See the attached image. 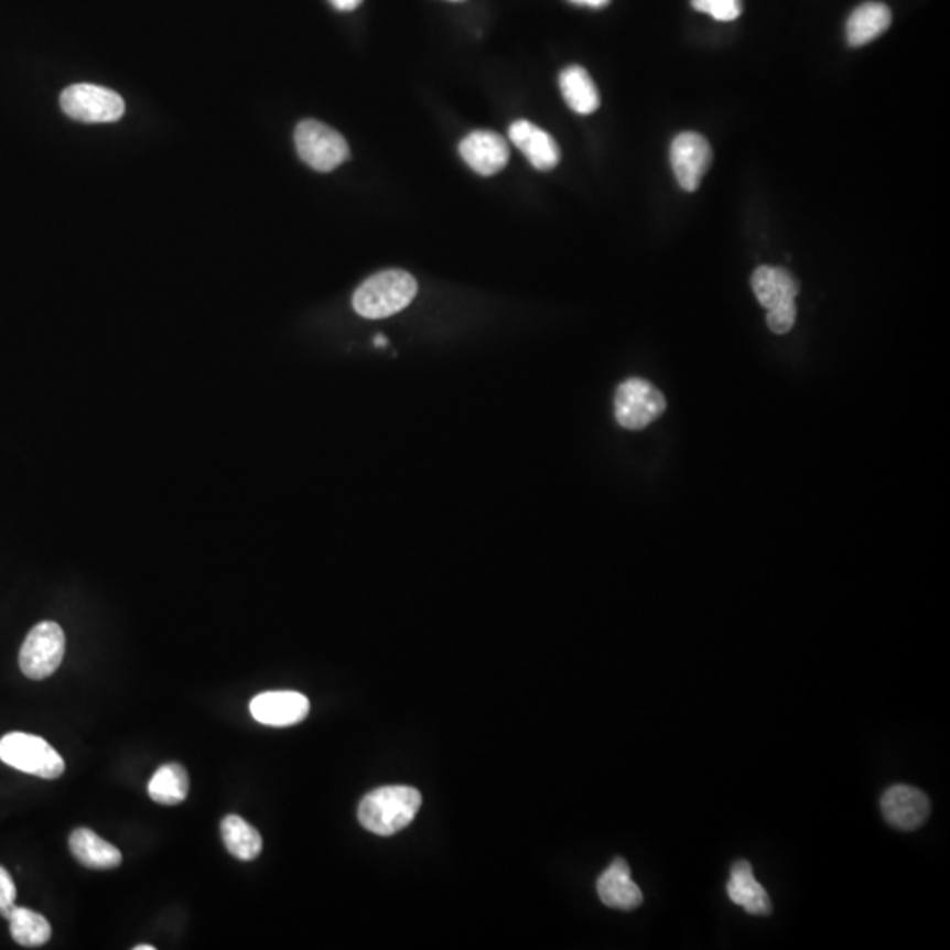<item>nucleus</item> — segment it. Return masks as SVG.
<instances>
[{
	"mask_svg": "<svg viewBox=\"0 0 950 950\" xmlns=\"http://www.w3.org/2000/svg\"><path fill=\"white\" fill-rule=\"evenodd\" d=\"M363 0H330V4L338 11H354Z\"/></svg>",
	"mask_w": 950,
	"mask_h": 950,
	"instance_id": "393cba45",
	"label": "nucleus"
},
{
	"mask_svg": "<svg viewBox=\"0 0 950 950\" xmlns=\"http://www.w3.org/2000/svg\"><path fill=\"white\" fill-rule=\"evenodd\" d=\"M881 805L885 820L899 831H916L931 813L928 796L910 785H894L885 790Z\"/></svg>",
	"mask_w": 950,
	"mask_h": 950,
	"instance_id": "1a4fd4ad",
	"label": "nucleus"
},
{
	"mask_svg": "<svg viewBox=\"0 0 950 950\" xmlns=\"http://www.w3.org/2000/svg\"><path fill=\"white\" fill-rule=\"evenodd\" d=\"M298 155L312 170L330 173L350 158L349 144L341 132L319 120H303L294 131Z\"/></svg>",
	"mask_w": 950,
	"mask_h": 950,
	"instance_id": "20e7f679",
	"label": "nucleus"
},
{
	"mask_svg": "<svg viewBox=\"0 0 950 950\" xmlns=\"http://www.w3.org/2000/svg\"><path fill=\"white\" fill-rule=\"evenodd\" d=\"M14 902H17V885L4 867L0 866V916L9 919L17 908Z\"/></svg>",
	"mask_w": 950,
	"mask_h": 950,
	"instance_id": "b1692460",
	"label": "nucleus"
},
{
	"mask_svg": "<svg viewBox=\"0 0 950 950\" xmlns=\"http://www.w3.org/2000/svg\"><path fill=\"white\" fill-rule=\"evenodd\" d=\"M423 796L414 787L388 785L371 790L359 802L358 819L363 828L379 836H391L414 820Z\"/></svg>",
	"mask_w": 950,
	"mask_h": 950,
	"instance_id": "f257e3e1",
	"label": "nucleus"
},
{
	"mask_svg": "<svg viewBox=\"0 0 950 950\" xmlns=\"http://www.w3.org/2000/svg\"><path fill=\"white\" fill-rule=\"evenodd\" d=\"M149 796L159 805H180L188 796V775L184 766L171 763L159 767L149 784Z\"/></svg>",
	"mask_w": 950,
	"mask_h": 950,
	"instance_id": "aec40b11",
	"label": "nucleus"
},
{
	"mask_svg": "<svg viewBox=\"0 0 950 950\" xmlns=\"http://www.w3.org/2000/svg\"><path fill=\"white\" fill-rule=\"evenodd\" d=\"M454 2H458V0H454Z\"/></svg>",
	"mask_w": 950,
	"mask_h": 950,
	"instance_id": "c85d7f7f",
	"label": "nucleus"
},
{
	"mask_svg": "<svg viewBox=\"0 0 950 950\" xmlns=\"http://www.w3.org/2000/svg\"><path fill=\"white\" fill-rule=\"evenodd\" d=\"M310 711L309 699L300 692L279 690V692L259 693L250 702V713L259 724L270 727H289L300 724Z\"/></svg>",
	"mask_w": 950,
	"mask_h": 950,
	"instance_id": "9d476101",
	"label": "nucleus"
},
{
	"mask_svg": "<svg viewBox=\"0 0 950 950\" xmlns=\"http://www.w3.org/2000/svg\"><path fill=\"white\" fill-rule=\"evenodd\" d=\"M509 138L536 170L551 171L559 166L560 149L553 136L528 120H516L509 127Z\"/></svg>",
	"mask_w": 950,
	"mask_h": 950,
	"instance_id": "f8f14e48",
	"label": "nucleus"
},
{
	"mask_svg": "<svg viewBox=\"0 0 950 950\" xmlns=\"http://www.w3.org/2000/svg\"><path fill=\"white\" fill-rule=\"evenodd\" d=\"M374 342H376V345H379V347H384V345H388V341H386V338H384V336H380V335H377L376 341H374Z\"/></svg>",
	"mask_w": 950,
	"mask_h": 950,
	"instance_id": "bb28decb",
	"label": "nucleus"
},
{
	"mask_svg": "<svg viewBox=\"0 0 950 950\" xmlns=\"http://www.w3.org/2000/svg\"><path fill=\"white\" fill-rule=\"evenodd\" d=\"M0 760L18 771L55 780L66 771V763L43 737L9 733L0 740Z\"/></svg>",
	"mask_w": 950,
	"mask_h": 950,
	"instance_id": "7ed1b4c3",
	"label": "nucleus"
},
{
	"mask_svg": "<svg viewBox=\"0 0 950 950\" xmlns=\"http://www.w3.org/2000/svg\"><path fill=\"white\" fill-rule=\"evenodd\" d=\"M560 90L569 108L575 114L590 115L601 106L597 87L584 67L571 66L563 69L560 75Z\"/></svg>",
	"mask_w": 950,
	"mask_h": 950,
	"instance_id": "a211bd4d",
	"label": "nucleus"
},
{
	"mask_svg": "<svg viewBox=\"0 0 950 950\" xmlns=\"http://www.w3.org/2000/svg\"><path fill=\"white\" fill-rule=\"evenodd\" d=\"M597 893L606 907L616 910H634L643 903L641 889L633 881L627 861L622 857H616L598 876Z\"/></svg>",
	"mask_w": 950,
	"mask_h": 950,
	"instance_id": "ddd939ff",
	"label": "nucleus"
},
{
	"mask_svg": "<svg viewBox=\"0 0 950 950\" xmlns=\"http://www.w3.org/2000/svg\"><path fill=\"white\" fill-rule=\"evenodd\" d=\"M227 852L240 861H252L262 851V838L258 829L238 816H227L220 824Z\"/></svg>",
	"mask_w": 950,
	"mask_h": 950,
	"instance_id": "6ab92c4d",
	"label": "nucleus"
},
{
	"mask_svg": "<svg viewBox=\"0 0 950 950\" xmlns=\"http://www.w3.org/2000/svg\"><path fill=\"white\" fill-rule=\"evenodd\" d=\"M713 161L710 143L698 132H681L671 143V166L683 191L695 192Z\"/></svg>",
	"mask_w": 950,
	"mask_h": 950,
	"instance_id": "6e6552de",
	"label": "nucleus"
},
{
	"mask_svg": "<svg viewBox=\"0 0 950 950\" xmlns=\"http://www.w3.org/2000/svg\"><path fill=\"white\" fill-rule=\"evenodd\" d=\"M14 942L23 947H41L52 938V926L37 911L17 907L8 919Z\"/></svg>",
	"mask_w": 950,
	"mask_h": 950,
	"instance_id": "412c9836",
	"label": "nucleus"
},
{
	"mask_svg": "<svg viewBox=\"0 0 950 950\" xmlns=\"http://www.w3.org/2000/svg\"><path fill=\"white\" fill-rule=\"evenodd\" d=\"M62 111L85 123L117 122L126 111L122 97L99 85H71L61 96Z\"/></svg>",
	"mask_w": 950,
	"mask_h": 950,
	"instance_id": "0eeeda50",
	"label": "nucleus"
},
{
	"mask_svg": "<svg viewBox=\"0 0 950 950\" xmlns=\"http://www.w3.org/2000/svg\"><path fill=\"white\" fill-rule=\"evenodd\" d=\"M69 849L76 861L90 870H114L122 864V854L117 846L97 836L90 829L73 831Z\"/></svg>",
	"mask_w": 950,
	"mask_h": 950,
	"instance_id": "f3484780",
	"label": "nucleus"
},
{
	"mask_svg": "<svg viewBox=\"0 0 950 950\" xmlns=\"http://www.w3.org/2000/svg\"><path fill=\"white\" fill-rule=\"evenodd\" d=\"M460 155L475 173L492 176L507 166L510 152L507 141L497 132L474 131L460 143Z\"/></svg>",
	"mask_w": 950,
	"mask_h": 950,
	"instance_id": "9b49d317",
	"label": "nucleus"
},
{
	"mask_svg": "<svg viewBox=\"0 0 950 950\" xmlns=\"http://www.w3.org/2000/svg\"><path fill=\"white\" fill-rule=\"evenodd\" d=\"M893 22L889 6L882 2H864L854 9L846 22V41L854 48L881 37Z\"/></svg>",
	"mask_w": 950,
	"mask_h": 950,
	"instance_id": "dca6fc26",
	"label": "nucleus"
},
{
	"mask_svg": "<svg viewBox=\"0 0 950 950\" xmlns=\"http://www.w3.org/2000/svg\"><path fill=\"white\" fill-rule=\"evenodd\" d=\"M752 289L764 309H775L789 301H796L799 282L789 270L778 267H760L752 276Z\"/></svg>",
	"mask_w": 950,
	"mask_h": 950,
	"instance_id": "2eb2a0df",
	"label": "nucleus"
},
{
	"mask_svg": "<svg viewBox=\"0 0 950 950\" xmlns=\"http://www.w3.org/2000/svg\"><path fill=\"white\" fill-rule=\"evenodd\" d=\"M66 654V636L55 622H41L32 628L20 650V669L31 680H44L58 666Z\"/></svg>",
	"mask_w": 950,
	"mask_h": 950,
	"instance_id": "39448f33",
	"label": "nucleus"
},
{
	"mask_svg": "<svg viewBox=\"0 0 950 950\" xmlns=\"http://www.w3.org/2000/svg\"><path fill=\"white\" fill-rule=\"evenodd\" d=\"M418 294V282L409 271L386 270L365 280L354 292L353 306L361 317L386 319L398 314Z\"/></svg>",
	"mask_w": 950,
	"mask_h": 950,
	"instance_id": "f03ea898",
	"label": "nucleus"
},
{
	"mask_svg": "<svg viewBox=\"0 0 950 950\" xmlns=\"http://www.w3.org/2000/svg\"><path fill=\"white\" fill-rule=\"evenodd\" d=\"M572 4L589 6V8H604L609 4V0H571Z\"/></svg>",
	"mask_w": 950,
	"mask_h": 950,
	"instance_id": "a878e982",
	"label": "nucleus"
},
{
	"mask_svg": "<svg viewBox=\"0 0 950 950\" xmlns=\"http://www.w3.org/2000/svg\"><path fill=\"white\" fill-rule=\"evenodd\" d=\"M666 398L648 380L633 377L619 384L615 397V415L619 427L643 430L666 412Z\"/></svg>",
	"mask_w": 950,
	"mask_h": 950,
	"instance_id": "423d86ee",
	"label": "nucleus"
},
{
	"mask_svg": "<svg viewBox=\"0 0 950 950\" xmlns=\"http://www.w3.org/2000/svg\"><path fill=\"white\" fill-rule=\"evenodd\" d=\"M796 317H798V306H796V301H789V303L767 310V326L776 335H785L792 330Z\"/></svg>",
	"mask_w": 950,
	"mask_h": 950,
	"instance_id": "5701e85b",
	"label": "nucleus"
},
{
	"mask_svg": "<svg viewBox=\"0 0 950 950\" xmlns=\"http://www.w3.org/2000/svg\"><path fill=\"white\" fill-rule=\"evenodd\" d=\"M134 950H155L153 946H136Z\"/></svg>",
	"mask_w": 950,
	"mask_h": 950,
	"instance_id": "cd10ccee",
	"label": "nucleus"
},
{
	"mask_svg": "<svg viewBox=\"0 0 950 950\" xmlns=\"http://www.w3.org/2000/svg\"><path fill=\"white\" fill-rule=\"evenodd\" d=\"M692 8L710 14L719 22H733L742 17L743 0H692Z\"/></svg>",
	"mask_w": 950,
	"mask_h": 950,
	"instance_id": "4be33fe9",
	"label": "nucleus"
},
{
	"mask_svg": "<svg viewBox=\"0 0 950 950\" xmlns=\"http://www.w3.org/2000/svg\"><path fill=\"white\" fill-rule=\"evenodd\" d=\"M727 894L733 903L745 908L752 916H769L773 911L771 899L763 885L755 881L754 870L748 861H737L734 864Z\"/></svg>",
	"mask_w": 950,
	"mask_h": 950,
	"instance_id": "4468645a",
	"label": "nucleus"
}]
</instances>
